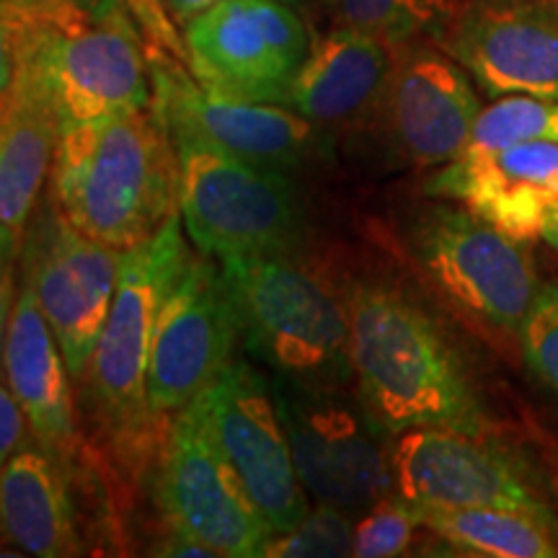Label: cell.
I'll return each instance as SVG.
<instances>
[{"instance_id":"cell-38","label":"cell","mask_w":558,"mask_h":558,"mask_svg":"<svg viewBox=\"0 0 558 558\" xmlns=\"http://www.w3.org/2000/svg\"><path fill=\"white\" fill-rule=\"evenodd\" d=\"M554 3H558V0H554Z\"/></svg>"},{"instance_id":"cell-31","label":"cell","mask_w":558,"mask_h":558,"mask_svg":"<svg viewBox=\"0 0 558 558\" xmlns=\"http://www.w3.org/2000/svg\"><path fill=\"white\" fill-rule=\"evenodd\" d=\"M21 246L24 243L0 235V357H3L5 331H9L13 305H16V295H13V282L16 279H13V275H16V259H21Z\"/></svg>"},{"instance_id":"cell-37","label":"cell","mask_w":558,"mask_h":558,"mask_svg":"<svg viewBox=\"0 0 558 558\" xmlns=\"http://www.w3.org/2000/svg\"><path fill=\"white\" fill-rule=\"evenodd\" d=\"M0 117H3V99H0Z\"/></svg>"},{"instance_id":"cell-21","label":"cell","mask_w":558,"mask_h":558,"mask_svg":"<svg viewBox=\"0 0 558 558\" xmlns=\"http://www.w3.org/2000/svg\"><path fill=\"white\" fill-rule=\"evenodd\" d=\"M0 535L24 556L81 554L68 463L37 439L21 445L0 469Z\"/></svg>"},{"instance_id":"cell-23","label":"cell","mask_w":558,"mask_h":558,"mask_svg":"<svg viewBox=\"0 0 558 558\" xmlns=\"http://www.w3.org/2000/svg\"><path fill=\"white\" fill-rule=\"evenodd\" d=\"M422 522L460 554L486 558H558V514L509 507L422 509Z\"/></svg>"},{"instance_id":"cell-20","label":"cell","mask_w":558,"mask_h":558,"mask_svg":"<svg viewBox=\"0 0 558 558\" xmlns=\"http://www.w3.org/2000/svg\"><path fill=\"white\" fill-rule=\"evenodd\" d=\"M390 65L393 45L375 34L331 26L313 37L308 58L292 81L288 107L318 130L373 124Z\"/></svg>"},{"instance_id":"cell-32","label":"cell","mask_w":558,"mask_h":558,"mask_svg":"<svg viewBox=\"0 0 558 558\" xmlns=\"http://www.w3.org/2000/svg\"><path fill=\"white\" fill-rule=\"evenodd\" d=\"M156 554L158 556H179V558H184V556L218 558L207 546H202L199 541H194V538H190V535L179 533V530H171V527H169V535L158 543Z\"/></svg>"},{"instance_id":"cell-36","label":"cell","mask_w":558,"mask_h":558,"mask_svg":"<svg viewBox=\"0 0 558 558\" xmlns=\"http://www.w3.org/2000/svg\"><path fill=\"white\" fill-rule=\"evenodd\" d=\"M554 492H556V501H558V439L554 445Z\"/></svg>"},{"instance_id":"cell-33","label":"cell","mask_w":558,"mask_h":558,"mask_svg":"<svg viewBox=\"0 0 558 558\" xmlns=\"http://www.w3.org/2000/svg\"><path fill=\"white\" fill-rule=\"evenodd\" d=\"M13 78H16V52H13L9 24H5L3 13H0V99L9 96Z\"/></svg>"},{"instance_id":"cell-17","label":"cell","mask_w":558,"mask_h":558,"mask_svg":"<svg viewBox=\"0 0 558 558\" xmlns=\"http://www.w3.org/2000/svg\"><path fill=\"white\" fill-rule=\"evenodd\" d=\"M435 41L488 99L518 94L558 101L554 0H460Z\"/></svg>"},{"instance_id":"cell-10","label":"cell","mask_w":558,"mask_h":558,"mask_svg":"<svg viewBox=\"0 0 558 558\" xmlns=\"http://www.w3.org/2000/svg\"><path fill=\"white\" fill-rule=\"evenodd\" d=\"M122 254L70 226L52 197L26 228L21 277L32 284L75 386L86 380L107 324Z\"/></svg>"},{"instance_id":"cell-15","label":"cell","mask_w":558,"mask_h":558,"mask_svg":"<svg viewBox=\"0 0 558 558\" xmlns=\"http://www.w3.org/2000/svg\"><path fill=\"white\" fill-rule=\"evenodd\" d=\"M484 101L465 68L435 39L393 45V65L373 124L396 156L416 169H439L469 148Z\"/></svg>"},{"instance_id":"cell-1","label":"cell","mask_w":558,"mask_h":558,"mask_svg":"<svg viewBox=\"0 0 558 558\" xmlns=\"http://www.w3.org/2000/svg\"><path fill=\"white\" fill-rule=\"evenodd\" d=\"M349 362L360 403L386 437L407 429L499 437L497 416L456 344L396 282L349 284Z\"/></svg>"},{"instance_id":"cell-22","label":"cell","mask_w":558,"mask_h":558,"mask_svg":"<svg viewBox=\"0 0 558 558\" xmlns=\"http://www.w3.org/2000/svg\"><path fill=\"white\" fill-rule=\"evenodd\" d=\"M62 122L24 78H13L0 117V235L24 243L52 173Z\"/></svg>"},{"instance_id":"cell-8","label":"cell","mask_w":558,"mask_h":558,"mask_svg":"<svg viewBox=\"0 0 558 558\" xmlns=\"http://www.w3.org/2000/svg\"><path fill=\"white\" fill-rule=\"evenodd\" d=\"M186 65L202 86L248 104L288 107L313 37L288 0H218L181 29Z\"/></svg>"},{"instance_id":"cell-11","label":"cell","mask_w":558,"mask_h":558,"mask_svg":"<svg viewBox=\"0 0 558 558\" xmlns=\"http://www.w3.org/2000/svg\"><path fill=\"white\" fill-rule=\"evenodd\" d=\"M190 407L275 535L295 527L311 497L298 478L275 388L259 369L233 362Z\"/></svg>"},{"instance_id":"cell-24","label":"cell","mask_w":558,"mask_h":558,"mask_svg":"<svg viewBox=\"0 0 558 558\" xmlns=\"http://www.w3.org/2000/svg\"><path fill=\"white\" fill-rule=\"evenodd\" d=\"M331 21L375 34L388 45L435 39L460 0H313Z\"/></svg>"},{"instance_id":"cell-28","label":"cell","mask_w":558,"mask_h":558,"mask_svg":"<svg viewBox=\"0 0 558 558\" xmlns=\"http://www.w3.org/2000/svg\"><path fill=\"white\" fill-rule=\"evenodd\" d=\"M518 347L533 378L558 399V279L541 284L520 326Z\"/></svg>"},{"instance_id":"cell-26","label":"cell","mask_w":558,"mask_h":558,"mask_svg":"<svg viewBox=\"0 0 558 558\" xmlns=\"http://www.w3.org/2000/svg\"><path fill=\"white\" fill-rule=\"evenodd\" d=\"M352 514L329 505H316L295 527L267 543L264 558H339L352 556Z\"/></svg>"},{"instance_id":"cell-29","label":"cell","mask_w":558,"mask_h":558,"mask_svg":"<svg viewBox=\"0 0 558 558\" xmlns=\"http://www.w3.org/2000/svg\"><path fill=\"white\" fill-rule=\"evenodd\" d=\"M86 3H122L135 16L148 50H160L171 58L186 62L184 34L173 24L160 0H86ZM190 68V65H186Z\"/></svg>"},{"instance_id":"cell-7","label":"cell","mask_w":558,"mask_h":558,"mask_svg":"<svg viewBox=\"0 0 558 558\" xmlns=\"http://www.w3.org/2000/svg\"><path fill=\"white\" fill-rule=\"evenodd\" d=\"M179 153V213L209 259L300 251L303 194L290 171L243 160L194 137L173 140Z\"/></svg>"},{"instance_id":"cell-34","label":"cell","mask_w":558,"mask_h":558,"mask_svg":"<svg viewBox=\"0 0 558 558\" xmlns=\"http://www.w3.org/2000/svg\"><path fill=\"white\" fill-rule=\"evenodd\" d=\"M160 3H163V9L171 16L173 24H177L179 29H184L194 16H199L202 11H207L209 5H215L218 0H160ZM288 3L298 5L300 0H288Z\"/></svg>"},{"instance_id":"cell-14","label":"cell","mask_w":558,"mask_h":558,"mask_svg":"<svg viewBox=\"0 0 558 558\" xmlns=\"http://www.w3.org/2000/svg\"><path fill=\"white\" fill-rule=\"evenodd\" d=\"M239 318L222 271L192 256L160 305L150 341L148 399L156 416L184 411L233 365Z\"/></svg>"},{"instance_id":"cell-35","label":"cell","mask_w":558,"mask_h":558,"mask_svg":"<svg viewBox=\"0 0 558 558\" xmlns=\"http://www.w3.org/2000/svg\"><path fill=\"white\" fill-rule=\"evenodd\" d=\"M541 241L548 243L550 248L558 254V202L554 207L548 209L546 220H543V228H541Z\"/></svg>"},{"instance_id":"cell-19","label":"cell","mask_w":558,"mask_h":558,"mask_svg":"<svg viewBox=\"0 0 558 558\" xmlns=\"http://www.w3.org/2000/svg\"><path fill=\"white\" fill-rule=\"evenodd\" d=\"M5 383L29 422L32 437L60 460H75L81 432L75 422L73 375L54 333L41 316L32 284L21 277L16 305L0 357Z\"/></svg>"},{"instance_id":"cell-16","label":"cell","mask_w":558,"mask_h":558,"mask_svg":"<svg viewBox=\"0 0 558 558\" xmlns=\"http://www.w3.org/2000/svg\"><path fill=\"white\" fill-rule=\"evenodd\" d=\"M153 101L171 140L194 137L243 160L290 171L318 145L316 124L282 104H248L218 96L194 78L186 62L148 50Z\"/></svg>"},{"instance_id":"cell-9","label":"cell","mask_w":558,"mask_h":558,"mask_svg":"<svg viewBox=\"0 0 558 558\" xmlns=\"http://www.w3.org/2000/svg\"><path fill=\"white\" fill-rule=\"evenodd\" d=\"M275 396L298 478L316 505L357 514L393 492L388 437L375 427L362 403H347L339 388L282 383V378Z\"/></svg>"},{"instance_id":"cell-13","label":"cell","mask_w":558,"mask_h":558,"mask_svg":"<svg viewBox=\"0 0 558 558\" xmlns=\"http://www.w3.org/2000/svg\"><path fill=\"white\" fill-rule=\"evenodd\" d=\"M158 501L166 525L199 541L218 558H259L275 538L192 407L179 411L166 437Z\"/></svg>"},{"instance_id":"cell-3","label":"cell","mask_w":558,"mask_h":558,"mask_svg":"<svg viewBox=\"0 0 558 558\" xmlns=\"http://www.w3.org/2000/svg\"><path fill=\"white\" fill-rule=\"evenodd\" d=\"M50 197L88 239L135 248L179 213L177 145L153 107L62 124Z\"/></svg>"},{"instance_id":"cell-5","label":"cell","mask_w":558,"mask_h":558,"mask_svg":"<svg viewBox=\"0 0 558 558\" xmlns=\"http://www.w3.org/2000/svg\"><path fill=\"white\" fill-rule=\"evenodd\" d=\"M181 226L184 220L177 213L150 241L122 254L111 311L81 383L111 452L137 471L158 442L160 416L153 414L148 399L153 329L171 284L192 259Z\"/></svg>"},{"instance_id":"cell-2","label":"cell","mask_w":558,"mask_h":558,"mask_svg":"<svg viewBox=\"0 0 558 558\" xmlns=\"http://www.w3.org/2000/svg\"><path fill=\"white\" fill-rule=\"evenodd\" d=\"M16 75L37 88L62 124L148 109V41L122 3L0 0Z\"/></svg>"},{"instance_id":"cell-4","label":"cell","mask_w":558,"mask_h":558,"mask_svg":"<svg viewBox=\"0 0 558 558\" xmlns=\"http://www.w3.org/2000/svg\"><path fill=\"white\" fill-rule=\"evenodd\" d=\"M220 264L251 354L303 386L339 388L352 378L349 288L303 248Z\"/></svg>"},{"instance_id":"cell-30","label":"cell","mask_w":558,"mask_h":558,"mask_svg":"<svg viewBox=\"0 0 558 558\" xmlns=\"http://www.w3.org/2000/svg\"><path fill=\"white\" fill-rule=\"evenodd\" d=\"M29 422H26L19 401L13 399L9 383L0 380V469L21 445L29 442Z\"/></svg>"},{"instance_id":"cell-12","label":"cell","mask_w":558,"mask_h":558,"mask_svg":"<svg viewBox=\"0 0 558 558\" xmlns=\"http://www.w3.org/2000/svg\"><path fill=\"white\" fill-rule=\"evenodd\" d=\"M393 492L418 509L509 507L558 514L541 478L497 437L407 429L390 442Z\"/></svg>"},{"instance_id":"cell-6","label":"cell","mask_w":558,"mask_h":558,"mask_svg":"<svg viewBox=\"0 0 558 558\" xmlns=\"http://www.w3.org/2000/svg\"><path fill=\"white\" fill-rule=\"evenodd\" d=\"M401 243L416 275L458 316L492 337L518 341L543 284L527 243L437 197L409 215Z\"/></svg>"},{"instance_id":"cell-18","label":"cell","mask_w":558,"mask_h":558,"mask_svg":"<svg viewBox=\"0 0 558 558\" xmlns=\"http://www.w3.org/2000/svg\"><path fill=\"white\" fill-rule=\"evenodd\" d=\"M424 194L469 207L522 243L541 239L543 220L558 202V143H520L463 153L439 166Z\"/></svg>"},{"instance_id":"cell-25","label":"cell","mask_w":558,"mask_h":558,"mask_svg":"<svg viewBox=\"0 0 558 558\" xmlns=\"http://www.w3.org/2000/svg\"><path fill=\"white\" fill-rule=\"evenodd\" d=\"M520 143H558V101L501 96L481 109L465 153L499 150Z\"/></svg>"},{"instance_id":"cell-27","label":"cell","mask_w":558,"mask_h":558,"mask_svg":"<svg viewBox=\"0 0 558 558\" xmlns=\"http://www.w3.org/2000/svg\"><path fill=\"white\" fill-rule=\"evenodd\" d=\"M424 527L422 509L396 492L369 505L360 520H354L352 556L393 558L403 556L414 543L416 530Z\"/></svg>"}]
</instances>
